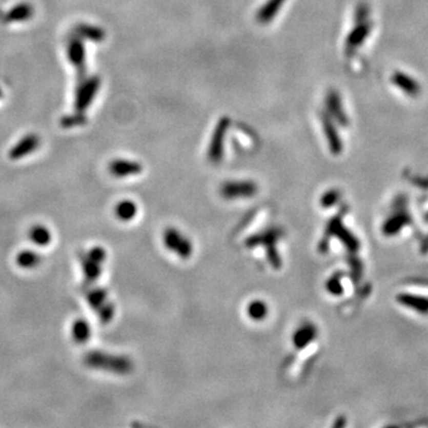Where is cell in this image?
Here are the masks:
<instances>
[{
	"label": "cell",
	"instance_id": "13",
	"mask_svg": "<svg viewBox=\"0 0 428 428\" xmlns=\"http://www.w3.org/2000/svg\"><path fill=\"white\" fill-rule=\"evenodd\" d=\"M72 334L74 339L77 342L84 344V342L87 341L89 337H91V327H89L88 322L85 321V320H76V321L73 323Z\"/></svg>",
	"mask_w": 428,
	"mask_h": 428
},
{
	"label": "cell",
	"instance_id": "10",
	"mask_svg": "<svg viewBox=\"0 0 428 428\" xmlns=\"http://www.w3.org/2000/svg\"><path fill=\"white\" fill-rule=\"evenodd\" d=\"M138 213V207L133 201L124 200L115 207V215L121 221H131Z\"/></svg>",
	"mask_w": 428,
	"mask_h": 428
},
{
	"label": "cell",
	"instance_id": "14",
	"mask_svg": "<svg viewBox=\"0 0 428 428\" xmlns=\"http://www.w3.org/2000/svg\"><path fill=\"white\" fill-rule=\"evenodd\" d=\"M30 238H31V240L35 244L44 247V245L49 244L51 241V233L50 231L47 228H44V226L36 225L30 231Z\"/></svg>",
	"mask_w": 428,
	"mask_h": 428
},
{
	"label": "cell",
	"instance_id": "2",
	"mask_svg": "<svg viewBox=\"0 0 428 428\" xmlns=\"http://www.w3.org/2000/svg\"><path fill=\"white\" fill-rule=\"evenodd\" d=\"M282 236V231L280 229H270L267 231H263L256 236L249 238L247 241V245L249 248H255L258 247V245H263V247H267L266 249L268 250V259L273 268L275 269H280L282 260L280 254H278L276 248H275V244L277 243V240L280 239Z\"/></svg>",
	"mask_w": 428,
	"mask_h": 428
},
{
	"label": "cell",
	"instance_id": "19",
	"mask_svg": "<svg viewBox=\"0 0 428 428\" xmlns=\"http://www.w3.org/2000/svg\"><path fill=\"white\" fill-rule=\"evenodd\" d=\"M88 301L94 310H100L107 302V293L104 289H94L88 294Z\"/></svg>",
	"mask_w": 428,
	"mask_h": 428
},
{
	"label": "cell",
	"instance_id": "8",
	"mask_svg": "<svg viewBox=\"0 0 428 428\" xmlns=\"http://www.w3.org/2000/svg\"><path fill=\"white\" fill-rule=\"evenodd\" d=\"M316 337H318V329H316V326L313 325L312 322H306L302 323V325L294 332L292 341L293 345L295 346L296 349L301 350L307 348L312 341L316 339Z\"/></svg>",
	"mask_w": 428,
	"mask_h": 428
},
{
	"label": "cell",
	"instance_id": "7",
	"mask_svg": "<svg viewBox=\"0 0 428 428\" xmlns=\"http://www.w3.org/2000/svg\"><path fill=\"white\" fill-rule=\"evenodd\" d=\"M287 0H267L256 12V22L260 25L270 24L273 22Z\"/></svg>",
	"mask_w": 428,
	"mask_h": 428
},
{
	"label": "cell",
	"instance_id": "17",
	"mask_svg": "<svg viewBox=\"0 0 428 428\" xmlns=\"http://www.w3.org/2000/svg\"><path fill=\"white\" fill-rule=\"evenodd\" d=\"M326 104H327V109H329L330 113L332 114L333 117L337 119V120L344 123L345 121V117H344V114H342V112H341L339 99H338V95L336 94V93H334V92H330L329 94H327Z\"/></svg>",
	"mask_w": 428,
	"mask_h": 428
},
{
	"label": "cell",
	"instance_id": "16",
	"mask_svg": "<svg viewBox=\"0 0 428 428\" xmlns=\"http://www.w3.org/2000/svg\"><path fill=\"white\" fill-rule=\"evenodd\" d=\"M35 148H36V139L32 138V137H28V138L22 140V142L13 149L12 152H11V157L12 158L24 157L25 155L30 154V152H31Z\"/></svg>",
	"mask_w": 428,
	"mask_h": 428
},
{
	"label": "cell",
	"instance_id": "9",
	"mask_svg": "<svg viewBox=\"0 0 428 428\" xmlns=\"http://www.w3.org/2000/svg\"><path fill=\"white\" fill-rule=\"evenodd\" d=\"M321 121H322L323 131H325V133H326V138H327V140H329L331 150H332L334 154H338V152H339L340 149H341V144H340L339 137H338V135H337L336 128H334L332 120H331V119L329 118V115L322 114L321 115Z\"/></svg>",
	"mask_w": 428,
	"mask_h": 428
},
{
	"label": "cell",
	"instance_id": "20",
	"mask_svg": "<svg viewBox=\"0 0 428 428\" xmlns=\"http://www.w3.org/2000/svg\"><path fill=\"white\" fill-rule=\"evenodd\" d=\"M114 306L112 303L110 302H106L104 306L100 308L98 311L99 312V315H100V319H101L103 322H109L112 320L113 315H114Z\"/></svg>",
	"mask_w": 428,
	"mask_h": 428
},
{
	"label": "cell",
	"instance_id": "12",
	"mask_svg": "<svg viewBox=\"0 0 428 428\" xmlns=\"http://www.w3.org/2000/svg\"><path fill=\"white\" fill-rule=\"evenodd\" d=\"M247 313L252 320L260 321V320L266 319L269 313V307L268 304L262 300H254L248 304Z\"/></svg>",
	"mask_w": 428,
	"mask_h": 428
},
{
	"label": "cell",
	"instance_id": "18",
	"mask_svg": "<svg viewBox=\"0 0 428 428\" xmlns=\"http://www.w3.org/2000/svg\"><path fill=\"white\" fill-rule=\"evenodd\" d=\"M39 255L33 251H24L17 256V263L22 268H33L39 263Z\"/></svg>",
	"mask_w": 428,
	"mask_h": 428
},
{
	"label": "cell",
	"instance_id": "6",
	"mask_svg": "<svg viewBox=\"0 0 428 428\" xmlns=\"http://www.w3.org/2000/svg\"><path fill=\"white\" fill-rule=\"evenodd\" d=\"M110 173L115 177H129L139 175L142 173L143 167L137 161H130V159H114L110 163Z\"/></svg>",
	"mask_w": 428,
	"mask_h": 428
},
{
	"label": "cell",
	"instance_id": "3",
	"mask_svg": "<svg viewBox=\"0 0 428 428\" xmlns=\"http://www.w3.org/2000/svg\"><path fill=\"white\" fill-rule=\"evenodd\" d=\"M231 126V119L229 117H221L212 133L210 144L207 149V158L213 165H218L224 158V149L226 135Z\"/></svg>",
	"mask_w": 428,
	"mask_h": 428
},
{
	"label": "cell",
	"instance_id": "15",
	"mask_svg": "<svg viewBox=\"0 0 428 428\" xmlns=\"http://www.w3.org/2000/svg\"><path fill=\"white\" fill-rule=\"evenodd\" d=\"M101 264L96 262V260L92 259L91 257H84L83 259V268L85 271L86 277L88 278V281H95L98 280L100 276V273H101Z\"/></svg>",
	"mask_w": 428,
	"mask_h": 428
},
{
	"label": "cell",
	"instance_id": "23",
	"mask_svg": "<svg viewBox=\"0 0 428 428\" xmlns=\"http://www.w3.org/2000/svg\"><path fill=\"white\" fill-rule=\"evenodd\" d=\"M337 199H338L337 192L331 191V192H327L326 194L322 195L321 201H320V202H321L323 207H330V206H332V205L337 202Z\"/></svg>",
	"mask_w": 428,
	"mask_h": 428
},
{
	"label": "cell",
	"instance_id": "22",
	"mask_svg": "<svg viewBox=\"0 0 428 428\" xmlns=\"http://www.w3.org/2000/svg\"><path fill=\"white\" fill-rule=\"evenodd\" d=\"M87 256L91 257L92 259L96 260V262H98V263L103 264L104 262H105V259H106V251L104 250L103 248L96 247V248H93L92 250L88 252Z\"/></svg>",
	"mask_w": 428,
	"mask_h": 428
},
{
	"label": "cell",
	"instance_id": "4",
	"mask_svg": "<svg viewBox=\"0 0 428 428\" xmlns=\"http://www.w3.org/2000/svg\"><path fill=\"white\" fill-rule=\"evenodd\" d=\"M163 243L169 251L174 252L182 259L191 258L193 255V243L180 231L174 228H168L163 233Z\"/></svg>",
	"mask_w": 428,
	"mask_h": 428
},
{
	"label": "cell",
	"instance_id": "11",
	"mask_svg": "<svg viewBox=\"0 0 428 428\" xmlns=\"http://www.w3.org/2000/svg\"><path fill=\"white\" fill-rule=\"evenodd\" d=\"M99 79L98 77H94V79L89 80L88 84L85 86L81 91L79 95V107L80 109H86L89 105V103L92 101L94 95L96 94V91L99 88Z\"/></svg>",
	"mask_w": 428,
	"mask_h": 428
},
{
	"label": "cell",
	"instance_id": "1",
	"mask_svg": "<svg viewBox=\"0 0 428 428\" xmlns=\"http://www.w3.org/2000/svg\"><path fill=\"white\" fill-rule=\"evenodd\" d=\"M86 360H87L89 366L96 368V369L110 370L111 372L119 375L129 374L132 370L131 360L121 356H111L106 355V353L104 355L100 352H93L87 356Z\"/></svg>",
	"mask_w": 428,
	"mask_h": 428
},
{
	"label": "cell",
	"instance_id": "5",
	"mask_svg": "<svg viewBox=\"0 0 428 428\" xmlns=\"http://www.w3.org/2000/svg\"><path fill=\"white\" fill-rule=\"evenodd\" d=\"M257 192H258V186L251 180L228 181L220 188L222 198L229 200L252 198L257 194Z\"/></svg>",
	"mask_w": 428,
	"mask_h": 428
},
{
	"label": "cell",
	"instance_id": "21",
	"mask_svg": "<svg viewBox=\"0 0 428 428\" xmlns=\"http://www.w3.org/2000/svg\"><path fill=\"white\" fill-rule=\"evenodd\" d=\"M73 49L70 51V56L74 59V61L76 62V65H81V63H84V59H85V51H84V47L81 46L79 42H76L74 46L72 47Z\"/></svg>",
	"mask_w": 428,
	"mask_h": 428
}]
</instances>
